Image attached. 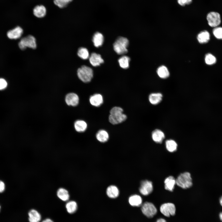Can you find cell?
Here are the masks:
<instances>
[{
	"label": "cell",
	"instance_id": "cell-16",
	"mask_svg": "<svg viewBox=\"0 0 222 222\" xmlns=\"http://www.w3.org/2000/svg\"><path fill=\"white\" fill-rule=\"evenodd\" d=\"M152 137L153 141L157 143H161L165 138L164 133L160 130L156 129L152 133Z\"/></svg>",
	"mask_w": 222,
	"mask_h": 222
},
{
	"label": "cell",
	"instance_id": "cell-32",
	"mask_svg": "<svg viewBox=\"0 0 222 222\" xmlns=\"http://www.w3.org/2000/svg\"><path fill=\"white\" fill-rule=\"evenodd\" d=\"M213 33L216 38L218 39H222V27H215L212 31Z\"/></svg>",
	"mask_w": 222,
	"mask_h": 222
},
{
	"label": "cell",
	"instance_id": "cell-41",
	"mask_svg": "<svg viewBox=\"0 0 222 222\" xmlns=\"http://www.w3.org/2000/svg\"><path fill=\"white\" fill-rule=\"evenodd\" d=\"M220 203L221 205L222 206V196L220 199Z\"/></svg>",
	"mask_w": 222,
	"mask_h": 222
},
{
	"label": "cell",
	"instance_id": "cell-22",
	"mask_svg": "<svg viewBox=\"0 0 222 222\" xmlns=\"http://www.w3.org/2000/svg\"><path fill=\"white\" fill-rule=\"evenodd\" d=\"M96 138L99 142L103 143L105 142L109 139V135L106 131L101 130L97 133Z\"/></svg>",
	"mask_w": 222,
	"mask_h": 222
},
{
	"label": "cell",
	"instance_id": "cell-8",
	"mask_svg": "<svg viewBox=\"0 0 222 222\" xmlns=\"http://www.w3.org/2000/svg\"><path fill=\"white\" fill-rule=\"evenodd\" d=\"M160 210L163 215L168 217L175 214L176 208L174 204L169 203L162 204L160 206Z\"/></svg>",
	"mask_w": 222,
	"mask_h": 222
},
{
	"label": "cell",
	"instance_id": "cell-15",
	"mask_svg": "<svg viewBox=\"0 0 222 222\" xmlns=\"http://www.w3.org/2000/svg\"><path fill=\"white\" fill-rule=\"evenodd\" d=\"M106 193L107 195L109 197L114 199L118 196L119 191L116 186L111 185L107 187L106 190Z\"/></svg>",
	"mask_w": 222,
	"mask_h": 222
},
{
	"label": "cell",
	"instance_id": "cell-42",
	"mask_svg": "<svg viewBox=\"0 0 222 222\" xmlns=\"http://www.w3.org/2000/svg\"><path fill=\"white\" fill-rule=\"evenodd\" d=\"M0 208H1V207H0Z\"/></svg>",
	"mask_w": 222,
	"mask_h": 222
},
{
	"label": "cell",
	"instance_id": "cell-17",
	"mask_svg": "<svg viewBox=\"0 0 222 222\" xmlns=\"http://www.w3.org/2000/svg\"><path fill=\"white\" fill-rule=\"evenodd\" d=\"M56 194L58 198L63 201H67L69 199V192L67 189L64 188H59L57 191Z\"/></svg>",
	"mask_w": 222,
	"mask_h": 222
},
{
	"label": "cell",
	"instance_id": "cell-19",
	"mask_svg": "<svg viewBox=\"0 0 222 222\" xmlns=\"http://www.w3.org/2000/svg\"><path fill=\"white\" fill-rule=\"evenodd\" d=\"M29 222H39L41 219L40 213L34 209L30 210L28 213Z\"/></svg>",
	"mask_w": 222,
	"mask_h": 222
},
{
	"label": "cell",
	"instance_id": "cell-29",
	"mask_svg": "<svg viewBox=\"0 0 222 222\" xmlns=\"http://www.w3.org/2000/svg\"><path fill=\"white\" fill-rule=\"evenodd\" d=\"M166 146L168 151L172 152L176 150L177 144L175 141L170 139L166 141Z\"/></svg>",
	"mask_w": 222,
	"mask_h": 222
},
{
	"label": "cell",
	"instance_id": "cell-6",
	"mask_svg": "<svg viewBox=\"0 0 222 222\" xmlns=\"http://www.w3.org/2000/svg\"><path fill=\"white\" fill-rule=\"evenodd\" d=\"M206 18L209 25L212 27H217L221 23L220 14L216 12H209L207 15Z\"/></svg>",
	"mask_w": 222,
	"mask_h": 222
},
{
	"label": "cell",
	"instance_id": "cell-5",
	"mask_svg": "<svg viewBox=\"0 0 222 222\" xmlns=\"http://www.w3.org/2000/svg\"><path fill=\"white\" fill-rule=\"evenodd\" d=\"M19 48L22 50L25 49L27 47L35 49L37 47L36 39L32 35H28L22 38L18 44Z\"/></svg>",
	"mask_w": 222,
	"mask_h": 222
},
{
	"label": "cell",
	"instance_id": "cell-38",
	"mask_svg": "<svg viewBox=\"0 0 222 222\" xmlns=\"http://www.w3.org/2000/svg\"><path fill=\"white\" fill-rule=\"evenodd\" d=\"M156 222H166V220L162 218H160L158 219Z\"/></svg>",
	"mask_w": 222,
	"mask_h": 222
},
{
	"label": "cell",
	"instance_id": "cell-21",
	"mask_svg": "<svg viewBox=\"0 0 222 222\" xmlns=\"http://www.w3.org/2000/svg\"><path fill=\"white\" fill-rule=\"evenodd\" d=\"M92 41L95 47H100L102 45L104 42L103 36L101 33L96 32L93 36Z\"/></svg>",
	"mask_w": 222,
	"mask_h": 222
},
{
	"label": "cell",
	"instance_id": "cell-24",
	"mask_svg": "<svg viewBox=\"0 0 222 222\" xmlns=\"http://www.w3.org/2000/svg\"><path fill=\"white\" fill-rule=\"evenodd\" d=\"M74 128L76 131L79 132L84 131L87 128V124L84 121L78 120L74 123Z\"/></svg>",
	"mask_w": 222,
	"mask_h": 222
},
{
	"label": "cell",
	"instance_id": "cell-27",
	"mask_svg": "<svg viewBox=\"0 0 222 222\" xmlns=\"http://www.w3.org/2000/svg\"><path fill=\"white\" fill-rule=\"evenodd\" d=\"M65 207L68 212L70 214H72L76 211L77 205L76 202L71 200L66 203Z\"/></svg>",
	"mask_w": 222,
	"mask_h": 222
},
{
	"label": "cell",
	"instance_id": "cell-9",
	"mask_svg": "<svg viewBox=\"0 0 222 222\" xmlns=\"http://www.w3.org/2000/svg\"><path fill=\"white\" fill-rule=\"evenodd\" d=\"M153 190L152 182L148 180H145L141 182L139 191L140 193L144 195H147L150 194Z\"/></svg>",
	"mask_w": 222,
	"mask_h": 222
},
{
	"label": "cell",
	"instance_id": "cell-33",
	"mask_svg": "<svg viewBox=\"0 0 222 222\" xmlns=\"http://www.w3.org/2000/svg\"><path fill=\"white\" fill-rule=\"evenodd\" d=\"M53 2L56 5L61 8L66 7L68 4L63 0H54Z\"/></svg>",
	"mask_w": 222,
	"mask_h": 222
},
{
	"label": "cell",
	"instance_id": "cell-12",
	"mask_svg": "<svg viewBox=\"0 0 222 222\" xmlns=\"http://www.w3.org/2000/svg\"><path fill=\"white\" fill-rule=\"evenodd\" d=\"M89 58L90 63L94 67L99 66L104 61L100 55L95 52L92 53Z\"/></svg>",
	"mask_w": 222,
	"mask_h": 222
},
{
	"label": "cell",
	"instance_id": "cell-39",
	"mask_svg": "<svg viewBox=\"0 0 222 222\" xmlns=\"http://www.w3.org/2000/svg\"><path fill=\"white\" fill-rule=\"evenodd\" d=\"M63 0L64 1L66 2L67 3H68V4L69 3L72 2L73 0Z\"/></svg>",
	"mask_w": 222,
	"mask_h": 222
},
{
	"label": "cell",
	"instance_id": "cell-36",
	"mask_svg": "<svg viewBox=\"0 0 222 222\" xmlns=\"http://www.w3.org/2000/svg\"><path fill=\"white\" fill-rule=\"evenodd\" d=\"M5 189V184L4 182L0 180V193L3 192Z\"/></svg>",
	"mask_w": 222,
	"mask_h": 222
},
{
	"label": "cell",
	"instance_id": "cell-10",
	"mask_svg": "<svg viewBox=\"0 0 222 222\" xmlns=\"http://www.w3.org/2000/svg\"><path fill=\"white\" fill-rule=\"evenodd\" d=\"M79 100L78 96L74 93H68L65 98V101L67 104L73 106H76L78 105Z\"/></svg>",
	"mask_w": 222,
	"mask_h": 222
},
{
	"label": "cell",
	"instance_id": "cell-3",
	"mask_svg": "<svg viewBox=\"0 0 222 222\" xmlns=\"http://www.w3.org/2000/svg\"><path fill=\"white\" fill-rule=\"evenodd\" d=\"M77 75L79 78L84 83L91 81L93 76V71L90 67L83 65L77 71Z\"/></svg>",
	"mask_w": 222,
	"mask_h": 222
},
{
	"label": "cell",
	"instance_id": "cell-7",
	"mask_svg": "<svg viewBox=\"0 0 222 222\" xmlns=\"http://www.w3.org/2000/svg\"><path fill=\"white\" fill-rule=\"evenodd\" d=\"M141 210L142 213L149 218L153 217L157 212V209L154 205L149 202H146L142 205Z\"/></svg>",
	"mask_w": 222,
	"mask_h": 222
},
{
	"label": "cell",
	"instance_id": "cell-2",
	"mask_svg": "<svg viewBox=\"0 0 222 222\" xmlns=\"http://www.w3.org/2000/svg\"><path fill=\"white\" fill-rule=\"evenodd\" d=\"M127 39L123 37H119L116 40L113 44L114 51L118 55H123L128 52L127 48L129 45Z\"/></svg>",
	"mask_w": 222,
	"mask_h": 222
},
{
	"label": "cell",
	"instance_id": "cell-26",
	"mask_svg": "<svg viewBox=\"0 0 222 222\" xmlns=\"http://www.w3.org/2000/svg\"><path fill=\"white\" fill-rule=\"evenodd\" d=\"M157 73L160 77L163 79L166 78L169 76V72L168 69L166 66L163 65L158 68Z\"/></svg>",
	"mask_w": 222,
	"mask_h": 222
},
{
	"label": "cell",
	"instance_id": "cell-4",
	"mask_svg": "<svg viewBox=\"0 0 222 222\" xmlns=\"http://www.w3.org/2000/svg\"><path fill=\"white\" fill-rule=\"evenodd\" d=\"M176 184L183 189L190 187L192 185V179L190 174L188 172L181 174L176 179Z\"/></svg>",
	"mask_w": 222,
	"mask_h": 222
},
{
	"label": "cell",
	"instance_id": "cell-25",
	"mask_svg": "<svg viewBox=\"0 0 222 222\" xmlns=\"http://www.w3.org/2000/svg\"><path fill=\"white\" fill-rule=\"evenodd\" d=\"M162 97V95L161 93H152L149 96V100L151 104L156 105L160 102Z\"/></svg>",
	"mask_w": 222,
	"mask_h": 222
},
{
	"label": "cell",
	"instance_id": "cell-34",
	"mask_svg": "<svg viewBox=\"0 0 222 222\" xmlns=\"http://www.w3.org/2000/svg\"><path fill=\"white\" fill-rule=\"evenodd\" d=\"M177 1L179 5L183 6L190 4L192 2V0H177Z\"/></svg>",
	"mask_w": 222,
	"mask_h": 222
},
{
	"label": "cell",
	"instance_id": "cell-11",
	"mask_svg": "<svg viewBox=\"0 0 222 222\" xmlns=\"http://www.w3.org/2000/svg\"><path fill=\"white\" fill-rule=\"evenodd\" d=\"M23 32V29L19 26H17L9 30L7 32L8 37L10 39H17L20 38Z\"/></svg>",
	"mask_w": 222,
	"mask_h": 222
},
{
	"label": "cell",
	"instance_id": "cell-13",
	"mask_svg": "<svg viewBox=\"0 0 222 222\" xmlns=\"http://www.w3.org/2000/svg\"><path fill=\"white\" fill-rule=\"evenodd\" d=\"M33 14L36 17L42 18L46 14L47 10L45 6L43 5L36 6L33 9Z\"/></svg>",
	"mask_w": 222,
	"mask_h": 222
},
{
	"label": "cell",
	"instance_id": "cell-18",
	"mask_svg": "<svg viewBox=\"0 0 222 222\" xmlns=\"http://www.w3.org/2000/svg\"><path fill=\"white\" fill-rule=\"evenodd\" d=\"M165 189L170 191H173L176 184V180L173 176L166 178L164 181Z\"/></svg>",
	"mask_w": 222,
	"mask_h": 222
},
{
	"label": "cell",
	"instance_id": "cell-20",
	"mask_svg": "<svg viewBox=\"0 0 222 222\" xmlns=\"http://www.w3.org/2000/svg\"><path fill=\"white\" fill-rule=\"evenodd\" d=\"M129 202L132 206L139 207L142 204V199L140 195L136 194L133 195L129 197Z\"/></svg>",
	"mask_w": 222,
	"mask_h": 222
},
{
	"label": "cell",
	"instance_id": "cell-1",
	"mask_svg": "<svg viewBox=\"0 0 222 222\" xmlns=\"http://www.w3.org/2000/svg\"><path fill=\"white\" fill-rule=\"evenodd\" d=\"M123 109L119 107L113 108L110 111L109 117V122L113 124H118L123 122L127 118L126 115L123 113Z\"/></svg>",
	"mask_w": 222,
	"mask_h": 222
},
{
	"label": "cell",
	"instance_id": "cell-23",
	"mask_svg": "<svg viewBox=\"0 0 222 222\" xmlns=\"http://www.w3.org/2000/svg\"><path fill=\"white\" fill-rule=\"evenodd\" d=\"M197 39L200 43H206L209 40L210 35L207 31H204L201 32L198 34Z\"/></svg>",
	"mask_w": 222,
	"mask_h": 222
},
{
	"label": "cell",
	"instance_id": "cell-14",
	"mask_svg": "<svg viewBox=\"0 0 222 222\" xmlns=\"http://www.w3.org/2000/svg\"><path fill=\"white\" fill-rule=\"evenodd\" d=\"M90 104L93 106L99 107L103 102L102 96L100 94H95L91 96L89 98Z\"/></svg>",
	"mask_w": 222,
	"mask_h": 222
},
{
	"label": "cell",
	"instance_id": "cell-35",
	"mask_svg": "<svg viewBox=\"0 0 222 222\" xmlns=\"http://www.w3.org/2000/svg\"><path fill=\"white\" fill-rule=\"evenodd\" d=\"M7 84V82L4 79L0 78V90L5 88Z\"/></svg>",
	"mask_w": 222,
	"mask_h": 222
},
{
	"label": "cell",
	"instance_id": "cell-31",
	"mask_svg": "<svg viewBox=\"0 0 222 222\" xmlns=\"http://www.w3.org/2000/svg\"><path fill=\"white\" fill-rule=\"evenodd\" d=\"M205 60L207 64L211 65L215 64L216 60L213 55L210 53H208L205 55Z\"/></svg>",
	"mask_w": 222,
	"mask_h": 222
},
{
	"label": "cell",
	"instance_id": "cell-30",
	"mask_svg": "<svg viewBox=\"0 0 222 222\" xmlns=\"http://www.w3.org/2000/svg\"><path fill=\"white\" fill-rule=\"evenodd\" d=\"M77 55L83 60H86L89 58V53L88 49L85 47L80 48L77 51Z\"/></svg>",
	"mask_w": 222,
	"mask_h": 222
},
{
	"label": "cell",
	"instance_id": "cell-28",
	"mask_svg": "<svg viewBox=\"0 0 222 222\" xmlns=\"http://www.w3.org/2000/svg\"><path fill=\"white\" fill-rule=\"evenodd\" d=\"M130 60V58L129 57L124 56L118 59V61L120 66L121 68L127 69L129 67Z\"/></svg>",
	"mask_w": 222,
	"mask_h": 222
},
{
	"label": "cell",
	"instance_id": "cell-40",
	"mask_svg": "<svg viewBox=\"0 0 222 222\" xmlns=\"http://www.w3.org/2000/svg\"><path fill=\"white\" fill-rule=\"evenodd\" d=\"M219 217L220 220L222 221V212L220 213Z\"/></svg>",
	"mask_w": 222,
	"mask_h": 222
},
{
	"label": "cell",
	"instance_id": "cell-37",
	"mask_svg": "<svg viewBox=\"0 0 222 222\" xmlns=\"http://www.w3.org/2000/svg\"><path fill=\"white\" fill-rule=\"evenodd\" d=\"M42 222H53V221L49 218H47L44 220Z\"/></svg>",
	"mask_w": 222,
	"mask_h": 222
}]
</instances>
